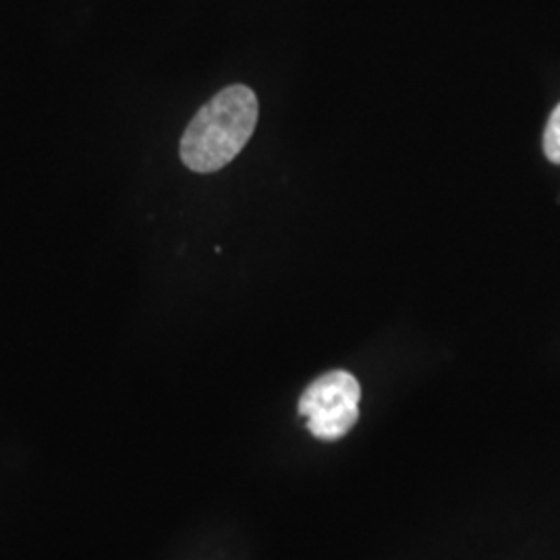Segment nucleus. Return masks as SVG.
Segmentation results:
<instances>
[{
    "label": "nucleus",
    "mask_w": 560,
    "mask_h": 560,
    "mask_svg": "<svg viewBox=\"0 0 560 560\" xmlns=\"http://www.w3.org/2000/svg\"><path fill=\"white\" fill-rule=\"evenodd\" d=\"M544 154L555 164H560V104L552 110L544 131Z\"/></svg>",
    "instance_id": "obj_3"
},
{
    "label": "nucleus",
    "mask_w": 560,
    "mask_h": 560,
    "mask_svg": "<svg viewBox=\"0 0 560 560\" xmlns=\"http://www.w3.org/2000/svg\"><path fill=\"white\" fill-rule=\"evenodd\" d=\"M361 386L349 372L335 370L312 382L300 399V413L318 441H339L360 418Z\"/></svg>",
    "instance_id": "obj_2"
},
{
    "label": "nucleus",
    "mask_w": 560,
    "mask_h": 560,
    "mask_svg": "<svg viewBox=\"0 0 560 560\" xmlns=\"http://www.w3.org/2000/svg\"><path fill=\"white\" fill-rule=\"evenodd\" d=\"M260 106L247 85H229L206 102L180 138V161L194 173H217L233 161L258 125Z\"/></svg>",
    "instance_id": "obj_1"
}]
</instances>
